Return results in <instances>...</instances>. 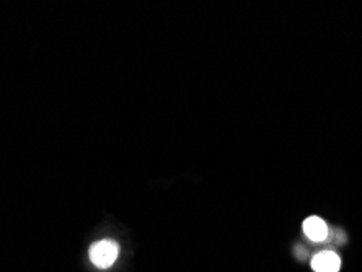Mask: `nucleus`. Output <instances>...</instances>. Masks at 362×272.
I'll list each match as a JSON object with an SVG mask.
<instances>
[{
    "instance_id": "f257e3e1",
    "label": "nucleus",
    "mask_w": 362,
    "mask_h": 272,
    "mask_svg": "<svg viewBox=\"0 0 362 272\" xmlns=\"http://www.w3.org/2000/svg\"><path fill=\"white\" fill-rule=\"evenodd\" d=\"M119 254V247L111 240H103V242L95 243L92 248H90V259L92 263L100 269L110 268L111 264L118 259Z\"/></svg>"
},
{
    "instance_id": "7ed1b4c3",
    "label": "nucleus",
    "mask_w": 362,
    "mask_h": 272,
    "mask_svg": "<svg viewBox=\"0 0 362 272\" xmlns=\"http://www.w3.org/2000/svg\"><path fill=\"white\" fill-rule=\"evenodd\" d=\"M303 233L312 242H323L328 238V225L320 217H308L303 222Z\"/></svg>"
},
{
    "instance_id": "f03ea898",
    "label": "nucleus",
    "mask_w": 362,
    "mask_h": 272,
    "mask_svg": "<svg viewBox=\"0 0 362 272\" xmlns=\"http://www.w3.org/2000/svg\"><path fill=\"white\" fill-rule=\"evenodd\" d=\"M312 269L315 272H339L341 259L333 252H322L313 256Z\"/></svg>"
}]
</instances>
